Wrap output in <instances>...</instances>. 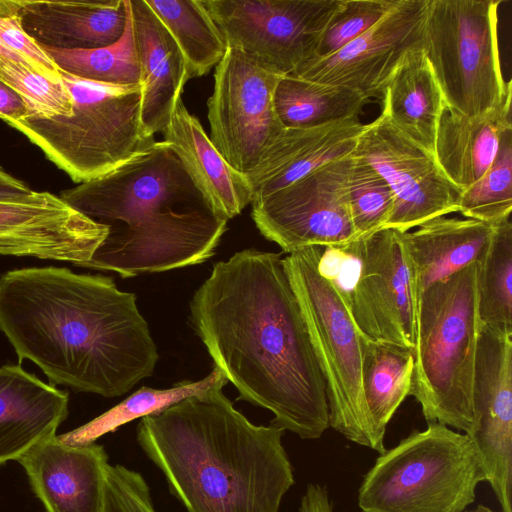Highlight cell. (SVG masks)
<instances>
[{
  "mask_svg": "<svg viewBox=\"0 0 512 512\" xmlns=\"http://www.w3.org/2000/svg\"><path fill=\"white\" fill-rule=\"evenodd\" d=\"M282 260L250 248L216 262L190 302L191 321L239 400L315 440L330 427L325 383Z\"/></svg>",
  "mask_w": 512,
  "mask_h": 512,
  "instance_id": "obj_1",
  "label": "cell"
},
{
  "mask_svg": "<svg viewBox=\"0 0 512 512\" xmlns=\"http://www.w3.org/2000/svg\"><path fill=\"white\" fill-rule=\"evenodd\" d=\"M0 331L19 364L31 361L51 385L108 398L151 376L158 361L136 295L111 277L65 267L2 274Z\"/></svg>",
  "mask_w": 512,
  "mask_h": 512,
  "instance_id": "obj_2",
  "label": "cell"
},
{
  "mask_svg": "<svg viewBox=\"0 0 512 512\" xmlns=\"http://www.w3.org/2000/svg\"><path fill=\"white\" fill-rule=\"evenodd\" d=\"M283 434L250 422L221 388L140 418L136 432L187 512H279L295 483Z\"/></svg>",
  "mask_w": 512,
  "mask_h": 512,
  "instance_id": "obj_3",
  "label": "cell"
},
{
  "mask_svg": "<svg viewBox=\"0 0 512 512\" xmlns=\"http://www.w3.org/2000/svg\"><path fill=\"white\" fill-rule=\"evenodd\" d=\"M477 272L478 261L434 283L420 297L409 392L427 423L466 434L474 423L473 379L481 328Z\"/></svg>",
  "mask_w": 512,
  "mask_h": 512,
  "instance_id": "obj_4",
  "label": "cell"
},
{
  "mask_svg": "<svg viewBox=\"0 0 512 512\" xmlns=\"http://www.w3.org/2000/svg\"><path fill=\"white\" fill-rule=\"evenodd\" d=\"M59 73L71 97V113L29 115L10 126L74 182L105 175L155 142L141 122V83L107 84Z\"/></svg>",
  "mask_w": 512,
  "mask_h": 512,
  "instance_id": "obj_5",
  "label": "cell"
},
{
  "mask_svg": "<svg viewBox=\"0 0 512 512\" xmlns=\"http://www.w3.org/2000/svg\"><path fill=\"white\" fill-rule=\"evenodd\" d=\"M486 481L466 434L437 422L385 450L358 489L362 512H464Z\"/></svg>",
  "mask_w": 512,
  "mask_h": 512,
  "instance_id": "obj_6",
  "label": "cell"
},
{
  "mask_svg": "<svg viewBox=\"0 0 512 512\" xmlns=\"http://www.w3.org/2000/svg\"><path fill=\"white\" fill-rule=\"evenodd\" d=\"M322 250L305 247L282 263L324 379L329 426L376 451L362 390L361 336L337 288L318 269Z\"/></svg>",
  "mask_w": 512,
  "mask_h": 512,
  "instance_id": "obj_7",
  "label": "cell"
},
{
  "mask_svg": "<svg viewBox=\"0 0 512 512\" xmlns=\"http://www.w3.org/2000/svg\"><path fill=\"white\" fill-rule=\"evenodd\" d=\"M501 0H428L423 50L448 110L475 116L512 90L500 65Z\"/></svg>",
  "mask_w": 512,
  "mask_h": 512,
  "instance_id": "obj_8",
  "label": "cell"
},
{
  "mask_svg": "<svg viewBox=\"0 0 512 512\" xmlns=\"http://www.w3.org/2000/svg\"><path fill=\"white\" fill-rule=\"evenodd\" d=\"M227 46L280 76L312 59L341 0H202Z\"/></svg>",
  "mask_w": 512,
  "mask_h": 512,
  "instance_id": "obj_9",
  "label": "cell"
},
{
  "mask_svg": "<svg viewBox=\"0 0 512 512\" xmlns=\"http://www.w3.org/2000/svg\"><path fill=\"white\" fill-rule=\"evenodd\" d=\"M165 141L98 178L61 192L60 198L109 231L131 228L174 207L206 205Z\"/></svg>",
  "mask_w": 512,
  "mask_h": 512,
  "instance_id": "obj_10",
  "label": "cell"
},
{
  "mask_svg": "<svg viewBox=\"0 0 512 512\" xmlns=\"http://www.w3.org/2000/svg\"><path fill=\"white\" fill-rule=\"evenodd\" d=\"M282 77L229 47L216 65L207 101L209 137L240 173L253 171L285 129L274 106Z\"/></svg>",
  "mask_w": 512,
  "mask_h": 512,
  "instance_id": "obj_11",
  "label": "cell"
},
{
  "mask_svg": "<svg viewBox=\"0 0 512 512\" xmlns=\"http://www.w3.org/2000/svg\"><path fill=\"white\" fill-rule=\"evenodd\" d=\"M352 162L351 154L253 199L252 218L261 234L288 254L311 246H344L357 239L348 199Z\"/></svg>",
  "mask_w": 512,
  "mask_h": 512,
  "instance_id": "obj_12",
  "label": "cell"
},
{
  "mask_svg": "<svg viewBox=\"0 0 512 512\" xmlns=\"http://www.w3.org/2000/svg\"><path fill=\"white\" fill-rule=\"evenodd\" d=\"M357 266L345 304L361 337L411 349L419 298L401 232L382 229L353 241Z\"/></svg>",
  "mask_w": 512,
  "mask_h": 512,
  "instance_id": "obj_13",
  "label": "cell"
},
{
  "mask_svg": "<svg viewBox=\"0 0 512 512\" xmlns=\"http://www.w3.org/2000/svg\"><path fill=\"white\" fill-rule=\"evenodd\" d=\"M352 155L370 165L392 190L394 206L384 229L404 233L458 212L462 190L435 155L403 135L384 113L365 125Z\"/></svg>",
  "mask_w": 512,
  "mask_h": 512,
  "instance_id": "obj_14",
  "label": "cell"
},
{
  "mask_svg": "<svg viewBox=\"0 0 512 512\" xmlns=\"http://www.w3.org/2000/svg\"><path fill=\"white\" fill-rule=\"evenodd\" d=\"M428 0H396L374 26L339 51L312 58L293 77L348 88L367 100L382 89L403 57L423 45Z\"/></svg>",
  "mask_w": 512,
  "mask_h": 512,
  "instance_id": "obj_15",
  "label": "cell"
},
{
  "mask_svg": "<svg viewBox=\"0 0 512 512\" xmlns=\"http://www.w3.org/2000/svg\"><path fill=\"white\" fill-rule=\"evenodd\" d=\"M474 423L467 434L477 448L502 512H512V335L481 323L473 379Z\"/></svg>",
  "mask_w": 512,
  "mask_h": 512,
  "instance_id": "obj_16",
  "label": "cell"
},
{
  "mask_svg": "<svg viewBox=\"0 0 512 512\" xmlns=\"http://www.w3.org/2000/svg\"><path fill=\"white\" fill-rule=\"evenodd\" d=\"M109 228L77 211L60 196L32 191L0 200V256L33 257L82 267Z\"/></svg>",
  "mask_w": 512,
  "mask_h": 512,
  "instance_id": "obj_17",
  "label": "cell"
},
{
  "mask_svg": "<svg viewBox=\"0 0 512 512\" xmlns=\"http://www.w3.org/2000/svg\"><path fill=\"white\" fill-rule=\"evenodd\" d=\"M17 461L46 512H103L108 455L102 445H70L55 434Z\"/></svg>",
  "mask_w": 512,
  "mask_h": 512,
  "instance_id": "obj_18",
  "label": "cell"
},
{
  "mask_svg": "<svg viewBox=\"0 0 512 512\" xmlns=\"http://www.w3.org/2000/svg\"><path fill=\"white\" fill-rule=\"evenodd\" d=\"M365 125L359 117H354L312 127L285 128L255 169L246 174L252 200L350 156Z\"/></svg>",
  "mask_w": 512,
  "mask_h": 512,
  "instance_id": "obj_19",
  "label": "cell"
},
{
  "mask_svg": "<svg viewBox=\"0 0 512 512\" xmlns=\"http://www.w3.org/2000/svg\"><path fill=\"white\" fill-rule=\"evenodd\" d=\"M69 394L18 364L0 367V465L18 460L56 434L68 416Z\"/></svg>",
  "mask_w": 512,
  "mask_h": 512,
  "instance_id": "obj_20",
  "label": "cell"
},
{
  "mask_svg": "<svg viewBox=\"0 0 512 512\" xmlns=\"http://www.w3.org/2000/svg\"><path fill=\"white\" fill-rule=\"evenodd\" d=\"M19 14L24 32L41 47L96 49L122 36L127 0H20Z\"/></svg>",
  "mask_w": 512,
  "mask_h": 512,
  "instance_id": "obj_21",
  "label": "cell"
},
{
  "mask_svg": "<svg viewBox=\"0 0 512 512\" xmlns=\"http://www.w3.org/2000/svg\"><path fill=\"white\" fill-rule=\"evenodd\" d=\"M163 134L193 187L217 216L229 220L251 204L252 189L246 175L225 160L182 99Z\"/></svg>",
  "mask_w": 512,
  "mask_h": 512,
  "instance_id": "obj_22",
  "label": "cell"
},
{
  "mask_svg": "<svg viewBox=\"0 0 512 512\" xmlns=\"http://www.w3.org/2000/svg\"><path fill=\"white\" fill-rule=\"evenodd\" d=\"M141 70V122L145 133L164 132L189 80L185 59L145 0H130Z\"/></svg>",
  "mask_w": 512,
  "mask_h": 512,
  "instance_id": "obj_23",
  "label": "cell"
},
{
  "mask_svg": "<svg viewBox=\"0 0 512 512\" xmlns=\"http://www.w3.org/2000/svg\"><path fill=\"white\" fill-rule=\"evenodd\" d=\"M494 231L495 226L478 220L441 216L401 233L418 298L434 283L479 261Z\"/></svg>",
  "mask_w": 512,
  "mask_h": 512,
  "instance_id": "obj_24",
  "label": "cell"
},
{
  "mask_svg": "<svg viewBox=\"0 0 512 512\" xmlns=\"http://www.w3.org/2000/svg\"><path fill=\"white\" fill-rule=\"evenodd\" d=\"M512 90L496 108L469 116L444 112L436 139L435 158L446 176L462 191L492 165L503 133L512 128Z\"/></svg>",
  "mask_w": 512,
  "mask_h": 512,
  "instance_id": "obj_25",
  "label": "cell"
},
{
  "mask_svg": "<svg viewBox=\"0 0 512 512\" xmlns=\"http://www.w3.org/2000/svg\"><path fill=\"white\" fill-rule=\"evenodd\" d=\"M382 110L411 141L435 155L446 102L423 47L409 51L386 81Z\"/></svg>",
  "mask_w": 512,
  "mask_h": 512,
  "instance_id": "obj_26",
  "label": "cell"
},
{
  "mask_svg": "<svg viewBox=\"0 0 512 512\" xmlns=\"http://www.w3.org/2000/svg\"><path fill=\"white\" fill-rule=\"evenodd\" d=\"M361 350L363 397L376 452L381 454L386 450L387 425L410 392L414 354L411 349L363 337Z\"/></svg>",
  "mask_w": 512,
  "mask_h": 512,
  "instance_id": "obj_27",
  "label": "cell"
},
{
  "mask_svg": "<svg viewBox=\"0 0 512 512\" xmlns=\"http://www.w3.org/2000/svg\"><path fill=\"white\" fill-rule=\"evenodd\" d=\"M180 49L189 79L207 74L227 51L202 0H145Z\"/></svg>",
  "mask_w": 512,
  "mask_h": 512,
  "instance_id": "obj_28",
  "label": "cell"
},
{
  "mask_svg": "<svg viewBox=\"0 0 512 512\" xmlns=\"http://www.w3.org/2000/svg\"><path fill=\"white\" fill-rule=\"evenodd\" d=\"M367 99L345 87L284 76L274 93L277 116L285 128L318 126L358 117Z\"/></svg>",
  "mask_w": 512,
  "mask_h": 512,
  "instance_id": "obj_29",
  "label": "cell"
},
{
  "mask_svg": "<svg viewBox=\"0 0 512 512\" xmlns=\"http://www.w3.org/2000/svg\"><path fill=\"white\" fill-rule=\"evenodd\" d=\"M227 382L224 373L215 366L209 375L198 381H182L168 389L143 386L108 411L72 431L58 435V438L70 445L95 443L101 436L115 432L135 419L157 413L190 396L222 389Z\"/></svg>",
  "mask_w": 512,
  "mask_h": 512,
  "instance_id": "obj_30",
  "label": "cell"
},
{
  "mask_svg": "<svg viewBox=\"0 0 512 512\" xmlns=\"http://www.w3.org/2000/svg\"><path fill=\"white\" fill-rule=\"evenodd\" d=\"M477 308L481 323L512 335V223L495 226L490 244L478 261Z\"/></svg>",
  "mask_w": 512,
  "mask_h": 512,
  "instance_id": "obj_31",
  "label": "cell"
},
{
  "mask_svg": "<svg viewBox=\"0 0 512 512\" xmlns=\"http://www.w3.org/2000/svg\"><path fill=\"white\" fill-rule=\"evenodd\" d=\"M41 48L59 70L76 77L116 85L141 83L130 0L124 32L113 44L87 50Z\"/></svg>",
  "mask_w": 512,
  "mask_h": 512,
  "instance_id": "obj_32",
  "label": "cell"
},
{
  "mask_svg": "<svg viewBox=\"0 0 512 512\" xmlns=\"http://www.w3.org/2000/svg\"><path fill=\"white\" fill-rule=\"evenodd\" d=\"M512 211V128L500 140L496 157L487 172L462 191L459 210L463 216L496 226Z\"/></svg>",
  "mask_w": 512,
  "mask_h": 512,
  "instance_id": "obj_33",
  "label": "cell"
},
{
  "mask_svg": "<svg viewBox=\"0 0 512 512\" xmlns=\"http://www.w3.org/2000/svg\"><path fill=\"white\" fill-rule=\"evenodd\" d=\"M348 178L351 219L359 237L384 229L394 195L387 182L367 163L354 157Z\"/></svg>",
  "mask_w": 512,
  "mask_h": 512,
  "instance_id": "obj_34",
  "label": "cell"
},
{
  "mask_svg": "<svg viewBox=\"0 0 512 512\" xmlns=\"http://www.w3.org/2000/svg\"><path fill=\"white\" fill-rule=\"evenodd\" d=\"M0 81L23 98L30 115L52 117L71 113V97L62 80H51L28 66L0 58Z\"/></svg>",
  "mask_w": 512,
  "mask_h": 512,
  "instance_id": "obj_35",
  "label": "cell"
},
{
  "mask_svg": "<svg viewBox=\"0 0 512 512\" xmlns=\"http://www.w3.org/2000/svg\"><path fill=\"white\" fill-rule=\"evenodd\" d=\"M396 0H341L313 58L329 56L378 23Z\"/></svg>",
  "mask_w": 512,
  "mask_h": 512,
  "instance_id": "obj_36",
  "label": "cell"
},
{
  "mask_svg": "<svg viewBox=\"0 0 512 512\" xmlns=\"http://www.w3.org/2000/svg\"><path fill=\"white\" fill-rule=\"evenodd\" d=\"M103 512H157L143 475L121 464H108Z\"/></svg>",
  "mask_w": 512,
  "mask_h": 512,
  "instance_id": "obj_37",
  "label": "cell"
},
{
  "mask_svg": "<svg viewBox=\"0 0 512 512\" xmlns=\"http://www.w3.org/2000/svg\"><path fill=\"white\" fill-rule=\"evenodd\" d=\"M19 10L20 0H0V39L22 56L34 70L51 80L60 81L57 66L41 46L24 32Z\"/></svg>",
  "mask_w": 512,
  "mask_h": 512,
  "instance_id": "obj_38",
  "label": "cell"
},
{
  "mask_svg": "<svg viewBox=\"0 0 512 512\" xmlns=\"http://www.w3.org/2000/svg\"><path fill=\"white\" fill-rule=\"evenodd\" d=\"M29 115V108L23 98L0 81V119L11 125Z\"/></svg>",
  "mask_w": 512,
  "mask_h": 512,
  "instance_id": "obj_39",
  "label": "cell"
},
{
  "mask_svg": "<svg viewBox=\"0 0 512 512\" xmlns=\"http://www.w3.org/2000/svg\"><path fill=\"white\" fill-rule=\"evenodd\" d=\"M299 512H333L327 487L317 483L308 484L301 497Z\"/></svg>",
  "mask_w": 512,
  "mask_h": 512,
  "instance_id": "obj_40",
  "label": "cell"
},
{
  "mask_svg": "<svg viewBox=\"0 0 512 512\" xmlns=\"http://www.w3.org/2000/svg\"><path fill=\"white\" fill-rule=\"evenodd\" d=\"M32 191L25 182L9 174L0 165V200L20 199Z\"/></svg>",
  "mask_w": 512,
  "mask_h": 512,
  "instance_id": "obj_41",
  "label": "cell"
},
{
  "mask_svg": "<svg viewBox=\"0 0 512 512\" xmlns=\"http://www.w3.org/2000/svg\"><path fill=\"white\" fill-rule=\"evenodd\" d=\"M0 58L6 59V60H10V61H13V62H16V63H21V64H23L25 66H28V67L32 68L22 56H20L18 53L14 52L10 48H8L2 42L1 39H0Z\"/></svg>",
  "mask_w": 512,
  "mask_h": 512,
  "instance_id": "obj_42",
  "label": "cell"
},
{
  "mask_svg": "<svg viewBox=\"0 0 512 512\" xmlns=\"http://www.w3.org/2000/svg\"><path fill=\"white\" fill-rule=\"evenodd\" d=\"M464 512H498V511H495V510L489 508L488 506L480 504V505L476 506L474 509L467 510ZM500 512H502V511H500Z\"/></svg>",
  "mask_w": 512,
  "mask_h": 512,
  "instance_id": "obj_43",
  "label": "cell"
}]
</instances>
